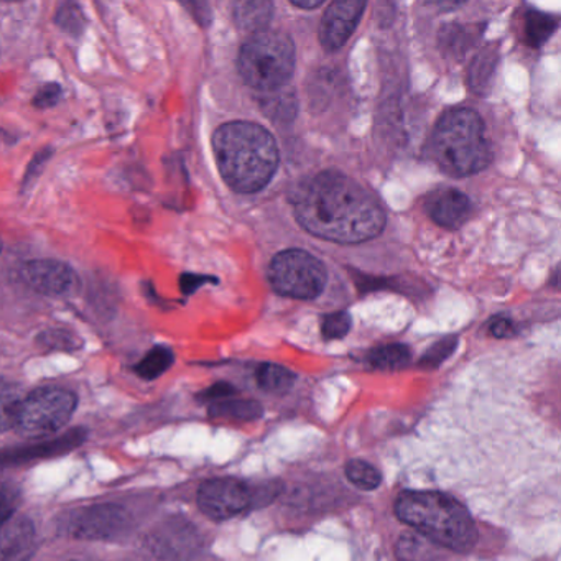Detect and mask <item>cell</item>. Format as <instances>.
<instances>
[{"instance_id": "cell-1", "label": "cell", "mask_w": 561, "mask_h": 561, "mask_svg": "<svg viewBox=\"0 0 561 561\" xmlns=\"http://www.w3.org/2000/svg\"><path fill=\"white\" fill-rule=\"evenodd\" d=\"M295 216L311 234L340 244L369 241L386 226L377 199L340 172L313 176L295 198Z\"/></svg>"}, {"instance_id": "cell-2", "label": "cell", "mask_w": 561, "mask_h": 561, "mask_svg": "<svg viewBox=\"0 0 561 561\" xmlns=\"http://www.w3.org/2000/svg\"><path fill=\"white\" fill-rule=\"evenodd\" d=\"M213 152L222 180L238 193H255L271 182L278 167L274 137L254 123H229L213 136Z\"/></svg>"}, {"instance_id": "cell-3", "label": "cell", "mask_w": 561, "mask_h": 561, "mask_svg": "<svg viewBox=\"0 0 561 561\" xmlns=\"http://www.w3.org/2000/svg\"><path fill=\"white\" fill-rule=\"evenodd\" d=\"M396 514L426 540L455 551H469L478 541V528L465 505L442 492H403Z\"/></svg>"}, {"instance_id": "cell-4", "label": "cell", "mask_w": 561, "mask_h": 561, "mask_svg": "<svg viewBox=\"0 0 561 561\" xmlns=\"http://www.w3.org/2000/svg\"><path fill=\"white\" fill-rule=\"evenodd\" d=\"M430 156L442 172L456 179L484 170L491 147L481 116L466 107L446 111L430 137Z\"/></svg>"}, {"instance_id": "cell-5", "label": "cell", "mask_w": 561, "mask_h": 561, "mask_svg": "<svg viewBox=\"0 0 561 561\" xmlns=\"http://www.w3.org/2000/svg\"><path fill=\"white\" fill-rule=\"evenodd\" d=\"M239 73L248 87L262 93L280 90L295 70V45L282 32L252 35L239 54Z\"/></svg>"}, {"instance_id": "cell-6", "label": "cell", "mask_w": 561, "mask_h": 561, "mask_svg": "<svg viewBox=\"0 0 561 561\" xmlns=\"http://www.w3.org/2000/svg\"><path fill=\"white\" fill-rule=\"evenodd\" d=\"M78 399L70 390L44 387L22 399L14 428L25 438H45L70 422Z\"/></svg>"}, {"instance_id": "cell-7", "label": "cell", "mask_w": 561, "mask_h": 561, "mask_svg": "<svg viewBox=\"0 0 561 561\" xmlns=\"http://www.w3.org/2000/svg\"><path fill=\"white\" fill-rule=\"evenodd\" d=\"M268 280L284 297L313 300L327 284V268L314 255L301 249H290L272 259Z\"/></svg>"}, {"instance_id": "cell-8", "label": "cell", "mask_w": 561, "mask_h": 561, "mask_svg": "<svg viewBox=\"0 0 561 561\" xmlns=\"http://www.w3.org/2000/svg\"><path fill=\"white\" fill-rule=\"evenodd\" d=\"M130 520L119 505H88L65 512L58 518V531L78 540H113L129 530Z\"/></svg>"}, {"instance_id": "cell-9", "label": "cell", "mask_w": 561, "mask_h": 561, "mask_svg": "<svg viewBox=\"0 0 561 561\" xmlns=\"http://www.w3.org/2000/svg\"><path fill=\"white\" fill-rule=\"evenodd\" d=\"M19 277L35 294L45 297H71L80 288V277L67 262L35 259L19 268Z\"/></svg>"}, {"instance_id": "cell-10", "label": "cell", "mask_w": 561, "mask_h": 561, "mask_svg": "<svg viewBox=\"0 0 561 561\" xmlns=\"http://www.w3.org/2000/svg\"><path fill=\"white\" fill-rule=\"evenodd\" d=\"M252 504V491L238 479H211L198 491V505L213 520H228Z\"/></svg>"}, {"instance_id": "cell-11", "label": "cell", "mask_w": 561, "mask_h": 561, "mask_svg": "<svg viewBox=\"0 0 561 561\" xmlns=\"http://www.w3.org/2000/svg\"><path fill=\"white\" fill-rule=\"evenodd\" d=\"M366 4L360 0L333 2L324 12L320 27V42L327 51H336L350 41L363 18Z\"/></svg>"}, {"instance_id": "cell-12", "label": "cell", "mask_w": 561, "mask_h": 561, "mask_svg": "<svg viewBox=\"0 0 561 561\" xmlns=\"http://www.w3.org/2000/svg\"><path fill=\"white\" fill-rule=\"evenodd\" d=\"M84 439H87V432L78 428L67 433V435L58 436V438L47 439V442L4 449V451H0V471L21 468V466L31 465V462L41 461V459L67 455L71 449L83 445Z\"/></svg>"}, {"instance_id": "cell-13", "label": "cell", "mask_w": 561, "mask_h": 561, "mask_svg": "<svg viewBox=\"0 0 561 561\" xmlns=\"http://www.w3.org/2000/svg\"><path fill=\"white\" fill-rule=\"evenodd\" d=\"M425 209L436 225L446 229H458L471 215V202L456 188H438L430 193Z\"/></svg>"}, {"instance_id": "cell-14", "label": "cell", "mask_w": 561, "mask_h": 561, "mask_svg": "<svg viewBox=\"0 0 561 561\" xmlns=\"http://www.w3.org/2000/svg\"><path fill=\"white\" fill-rule=\"evenodd\" d=\"M35 551V528L28 518L5 524L0 534V561H31Z\"/></svg>"}, {"instance_id": "cell-15", "label": "cell", "mask_w": 561, "mask_h": 561, "mask_svg": "<svg viewBox=\"0 0 561 561\" xmlns=\"http://www.w3.org/2000/svg\"><path fill=\"white\" fill-rule=\"evenodd\" d=\"M193 531H190L188 525L179 524V522H169L152 531L149 537V548L157 557L162 558H185L192 550Z\"/></svg>"}, {"instance_id": "cell-16", "label": "cell", "mask_w": 561, "mask_h": 561, "mask_svg": "<svg viewBox=\"0 0 561 561\" xmlns=\"http://www.w3.org/2000/svg\"><path fill=\"white\" fill-rule=\"evenodd\" d=\"M274 4L268 0H244L232 5L236 25L248 34H261L271 24Z\"/></svg>"}, {"instance_id": "cell-17", "label": "cell", "mask_w": 561, "mask_h": 561, "mask_svg": "<svg viewBox=\"0 0 561 561\" xmlns=\"http://www.w3.org/2000/svg\"><path fill=\"white\" fill-rule=\"evenodd\" d=\"M261 107L265 116L271 117L275 123H290L297 116L298 103L294 91L280 88V90L262 94Z\"/></svg>"}, {"instance_id": "cell-18", "label": "cell", "mask_w": 561, "mask_h": 561, "mask_svg": "<svg viewBox=\"0 0 561 561\" xmlns=\"http://www.w3.org/2000/svg\"><path fill=\"white\" fill-rule=\"evenodd\" d=\"M497 70V51L485 48L472 60L468 71V84L476 94H485L492 87V78Z\"/></svg>"}, {"instance_id": "cell-19", "label": "cell", "mask_w": 561, "mask_h": 561, "mask_svg": "<svg viewBox=\"0 0 561 561\" xmlns=\"http://www.w3.org/2000/svg\"><path fill=\"white\" fill-rule=\"evenodd\" d=\"M264 409L255 400L222 399L213 402L209 407V415L216 419L239 420V422H252L261 419Z\"/></svg>"}, {"instance_id": "cell-20", "label": "cell", "mask_w": 561, "mask_h": 561, "mask_svg": "<svg viewBox=\"0 0 561 561\" xmlns=\"http://www.w3.org/2000/svg\"><path fill=\"white\" fill-rule=\"evenodd\" d=\"M478 37L479 31H476V28L448 25L439 34V47L445 51V55L459 60V58L465 57L466 51L471 50Z\"/></svg>"}, {"instance_id": "cell-21", "label": "cell", "mask_w": 561, "mask_h": 561, "mask_svg": "<svg viewBox=\"0 0 561 561\" xmlns=\"http://www.w3.org/2000/svg\"><path fill=\"white\" fill-rule=\"evenodd\" d=\"M257 386L265 392L285 393L294 387L297 376L287 367L278 366V364L265 363L259 366L255 373Z\"/></svg>"}, {"instance_id": "cell-22", "label": "cell", "mask_w": 561, "mask_h": 561, "mask_svg": "<svg viewBox=\"0 0 561 561\" xmlns=\"http://www.w3.org/2000/svg\"><path fill=\"white\" fill-rule=\"evenodd\" d=\"M410 359H412V353L405 344H386V346L370 351L367 356L370 366L380 370L403 369L409 366Z\"/></svg>"}, {"instance_id": "cell-23", "label": "cell", "mask_w": 561, "mask_h": 561, "mask_svg": "<svg viewBox=\"0 0 561 561\" xmlns=\"http://www.w3.org/2000/svg\"><path fill=\"white\" fill-rule=\"evenodd\" d=\"M173 360H175V356H173L172 350L165 346H156L142 357V360L134 367V370L142 379H159L163 373L172 367Z\"/></svg>"}, {"instance_id": "cell-24", "label": "cell", "mask_w": 561, "mask_h": 561, "mask_svg": "<svg viewBox=\"0 0 561 561\" xmlns=\"http://www.w3.org/2000/svg\"><path fill=\"white\" fill-rule=\"evenodd\" d=\"M558 27V19L541 12H528L525 18V41L531 47H541Z\"/></svg>"}, {"instance_id": "cell-25", "label": "cell", "mask_w": 561, "mask_h": 561, "mask_svg": "<svg viewBox=\"0 0 561 561\" xmlns=\"http://www.w3.org/2000/svg\"><path fill=\"white\" fill-rule=\"evenodd\" d=\"M436 547L426 538L407 535L397 543V557L402 561H436L438 558V548Z\"/></svg>"}, {"instance_id": "cell-26", "label": "cell", "mask_w": 561, "mask_h": 561, "mask_svg": "<svg viewBox=\"0 0 561 561\" xmlns=\"http://www.w3.org/2000/svg\"><path fill=\"white\" fill-rule=\"evenodd\" d=\"M21 402L22 399L15 386L0 380V433L14 428Z\"/></svg>"}, {"instance_id": "cell-27", "label": "cell", "mask_w": 561, "mask_h": 561, "mask_svg": "<svg viewBox=\"0 0 561 561\" xmlns=\"http://www.w3.org/2000/svg\"><path fill=\"white\" fill-rule=\"evenodd\" d=\"M346 476L356 488L363 489V491H374L382 481L379 469L363 459H353L347 462Z\"/></svg>"}, {"instance_id": "cell-28", "label": "cell", "mask_w": 561, "mask_h": 561, "mask_svg": "<svg viewBox=\"0 0 561 561\" xmlns=\"http://www.w3.org/2000/svg\"><path fill=\"white\" fill-rule=\"evenodd\" d=\"M351 321L350 313L346 311H334V313L324 314L321 318V336L327 341L341 340L350 333Z\"/></svg>"}, {"instance_id": "cell-29", "label": "cell", "mask_w": 561, "mask_h": 561, "mask_svg": "<svg viewBox=\"0 0 561 561\" xmlns=\"http://www.w3.org/2000/svg\"><path fill=\"white\" fill-rule=\"evenodd\" d=\"M456 346H458V337L448 336L443 340L436 341L420 359V366L426 367V369H436L442 366L453 353H455Z\"/></svg>"}, {"instance_id": "cell-30", "label": "cell", "mask_w": 561, "mask_h": 561, "mask_svg": "<svg viewBox=\"0 0 561 561\" xmlns=\"http://www.w3.org/2000/svg\"><path fill=\"white\" fill-rule=\"evenodd\" d=\"M55 22L60 25L61 31L73 35V37H78V35L84 31V25H87L83 11H81L80 5L77 4L61 5V8L58 9Z\"/></svg>"}, {"instance_id": "cell-31", "label": "cell", "mask_w": 561, "mask_h": 561, "mask_svg": "<svg viewBox=\"0 0 561 561\" xmlns=\"http://www.w3.org/2000/svg\"><path fill=\"white\" fill-rule=\"evenodd\" d=\"M44 346L57 351H77L83 346V341L68 330H47L38 336Z\"/></svg>"}, {"instance_id": "cell-32", "label": "cell", "mask_w": 561, "mask_h": 561, "mask_svg": "<svg viewBox=\"0 0 561 561\" xmlns=\"http://www.w3.org/2000/svg\"><path fill=\"white\" fill-rule=\"evenodd\" d=\"M61 96H64V90H61L60 84L48 83L38 90V93L32 100V104L38 107V110H50V107H55L60 103Z\"/></svg>"}, {"instance_id": "cell-33", "label": "cell", "mask_w": 561, "mask_h": 561, "mask_svg": "<svg viewBox=\"0 0 561 561\" xmlns=\"http://www.w3.org/2000/svg\"><path fill=\"white\" fill-rule=\"evenodd\" d=\"M51 156H54V149H51V147H45L41 152H37V156L28 163L27 172H25L24 188H28V186L41 176L42 170L45 169Z\"/></svg>"}, {"instance_id": "cell-34", "label": "cell", "mask_w": 561, "mask_h": 561, "mask_svg": "<svg viewBox=\"0 0 561 561\" xmlns=\"http://www.w3.org/2000/svg\"><path fill=\"white\" fill-rule=\"evenodd\" d=\"M19 494L11 485L0 484V527L8 524L18 505Z\"/></svg>"}, {"instance_id": "cell-35", "label": "cell", "mask_w": 561, "mask_h": 561, "mask_svg": "<svg viewBox=\"0 0 561 561\" xmlns=\"http://www.w3.org/2000/svg\"><path fill=\"white\" fill-rule=\"evenodd\" d=\"M234 387L231 383L219 382L209 387L208 390L202 393V399L209 400V402H218V400L229 399L234 393Z\"/></svg>"}, {"instance_id": "cell-36", "label": "cell", "mask_w": 561, "mask_h": 561, "mask_svg": "<svg viewBox=\"0 0 561 561\" xmlns=\"http://www.w3.org/2000/svg\"><path fill=\"white\" fill-rule=\"evenodd\" d=\"M208 282H215L216 284L218 280L206 277V275L185 274L180 278V287H182L183 294L190 295L198 290V287H202L203 284H208Z\"/></svg>"}, {"instance_id": "cell-37", "label": "cell", "mask_w": 561, "mask_h": 561, "mask_svg": "<svg viewBox=\"0 0 561 561\" xmlns=\"http://www.w3.org/2000/svg\"><path fill=\"white\" fill-rule=\"evenodd\" d=\"M489 331H491L492 336L504 340V337H511L515 333V327L508 318H494Z\"/></svg>"}, {"instance_id": "cell-38", "label": "cell", "mask_w": 561, "mask_h": 561, "mask_svg": "<svg viewBox=\"0 0 561 561\" xmlns=\"http://www.w3.org/2000/svg\"><path fill=\"white\" fill-rule=\"evenodd\" d=\"M186 8L192 11V14L195 15L196 21L202 25H208L209 19H211V12H209L208 4H188Z\"/></svg>"}, {"instance_id": "cell-39", "label": "cell", "mask_w": 561, "mask_h": 561, "mask_svg": "<svg viewBox=\"0 0 561 561\" xmlns=\"http://www.w3.org/2000/svg\"><path fill=\"white\" fill-rule=\"evenodd\" d=\"M291 4L295 5V8H300V9H307V11H310V9H318V8H321V5H323V2H321V0H317V2H305V0H291Z\"/></svg>"}, {"instance_id": "cell-40", "label": "cell", "mask_w": 561, "mask_h": 561, "mask_svg": "<svg viewBox=\"0 0 561 561\" xmlns=\"http://www.w3.org/2000/svg\"><path fill=\"white\" fill-rule=\"evenodd\" d=\"M67 561H96V560H84V558H70V560Z\"/></svg>"}, {"instance_id": "cell-41", "label": "cell", "mask_w": 561, "mask_h": 561, "mask_svg": "<svg viewBox=\"0 0 561 561\" xmlns=\"http://www.w3.org/2000/svg\"><path fill=\"white\" fill-rule=\"evenodd\" d=\"M0 252H2V242H0Z\"/></svg>"}]
</instances>
